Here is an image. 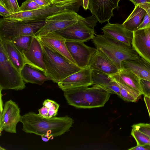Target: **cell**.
Masks as SVG:
<instances>
[{
    "instance_id": "836d02e7",
    "label": "cell",
    "mask_w": 150,
    "mask_h": 150,
    "mask_svg": "<svg viewBox=\"0 0 150 150\" xmlns=\"http://www.w3.org/2000/svg\"><path fill=\"white\" fill-rule=\"evenodd\" d=\"M149 27H150V8L145 14L142 22L136 30Z\"/></svg>"
},
{
    "instance_id": "d4e9b609",
    "label": "cell",
    "mask_w": 150,
    "mask_h": 150,
    "mask_svg": "<svg viewBox=\"0 0 150 150\" xmlns=\"http://www.w3.org/2000/svg\"><path fill=\"white\" fill-rule=\"evenodd\" d=\"M117 83L120 89L119 97L122 99L128 102H136L140 98L141 95L132 89Z\"/></svg>"
},
{
    "instance_id": "1f68e13d",
    "label": "cell",
    "mask_w": 150,
    "mask_h": 150,
    "mask_svg": "<svg viewBox=\"0 0 150 150\" xmlns=\"http://www.w3.org/2000/svg\"><path fill=\"white\" fill-rule=\"evenodd\" d=\"M132 127L150 137V124L139 123L133 125Z\"/></svg>"
},
{
    "instance_id": "ac0fdd59",
    "label": "cell",
    "mask_w": 150,
    "mask_h": 150,
    "mask_svg": "<svg viewBox=\"0 0 150 150\" xmlns=\"http://www.w3.org/2000/svg\"><path fill=\"white\" fill-rule=\"evenodd\" d=\"M121 68L133 72L140 79L150 81V63L140 57L136 60L122 61Z\"/></svg>"
},
{
    "instance_id": "603a6c76",
    "label": "cell",
    "mask_w": 150,
    "mask_h": 150,
    "mask_svg": "<svg viewBox=\"0 0 150 150\" xmlns=\"http://www.w3.org/2000/svg\"><path fill=\"white\" fill-rule=\"evenodd\" d=\"M40 71L27 64H25L21 70L22 77L25 83L39 85L42 84L45 81L51 80L43 72Z\"/></svg>"
},
{
    "instance_id": "4316f807",
    "label": "cell",
    "mask_w": 150,
    "mask_h": 150,
    "mask_svg": "<svg viewBox=\"0 0 150 150\" xmlns=\"http://www.w3.org/2000/svg\"><path fill=\"white\" fill-rule=\"evenodd\" d=\"M131 134L135 139L137 145L150 144V137L142 132L132 128Z\"/></svg>"
},
{
    "instance_id": "6da1fadb",
    "label": "cell",
    "mask_w": 150,
    "mask_h": 150,
    "mask_svg": "<svg viewBox=\"0 0 150 150\" xmlns=\"http://www.w3.org/2000/svg\"><path fill=\"white\" fill-rule=\"evenodd\" d=\"M20 122L22 124L23 131L40 136L45 142L64 134L74 122V120L67 115L45 118L33 112L22 116Z\"/></svg>"
},
{
    "instance_id": "52a82bcc",
    "label": "cell",
    "mask_w": 150,
    "mask_h": 150,
    "mask_svg": "<svg viewBox=\"0 0 150 150\" xmlns=\"http://www.w3.org/2000/svg\"><path fill=\"white\" fill-rule=\"evenodd\" d=\"M45 21L25 22L0 20V40L12 41L19 37H35V33L45 24Z\"/></svg>"
},
{
    "instance_id": "44dd1931",
    "label": "cell",
    "mask_w": 150,
    "mask_h": 150,
    "mask_svg": "<svg viewBox=\"0 0 150 150\" xmlns=\"http://www.w3.org/2000/svg\"><path fill=\"white\" fill-rule=\"evenodd\" d=\"M150 5L135 6V8L122 24L128 30L133 32L141 23Z\"/></svg>"
},
{
    "instance_id": "8d00e7d4",
    "label": "cell",
    "mask_w": 150,
    "mask_h": 150,
    "mask_svg": "<svg viewBox=\"0 0 150 150\" xmlns=\"http://www.w3.org/2000/svg\"><path fill=\"white\" fill-rule=\"evenodd\" d=\"M13 14L5 7L0 4V15L3 17L6 16Z\"/></svg>"
},
{
    "instance_id": "8fae6325",
    "label": "cell",
    "mask_w": 150,
    "mask_h": 150,
    "mask_svg": "<svg viewBox=\"0 0 150 150\" xmlns=\"http://www.w3.org/2000/svg\"><path fill=\"white\" fill-rule=\"evenodd\" d=\"M120 0H90L89 9L101 24L108 22Z\"/></svg>"
},
{
    "instance_id": "60d3db41",
    "label": "cell",
    "mask_w": 150,
    "mask_h": 150,
    "mask_svg": "<svg viewBox=\"0 0 150 150\" xmlns=\"http://www.w3.org/2000/svg\"><path fill=\"white\" fill-rule=\"evenodd\" d=\"M144 100L147 107L150 118V96L148 95L144 96Z\"/></svg>"
},
{
    "instance_id": "8992f818",
    "label": "cell",
    "mask_w": 150,
    "mask_h": 150,
    "mask_svg": "<svg viewBox=\"0 0 150 150\" xmlns=\"http://www.w3.org/2000/svg\"><path fill=\"white\" fill-rule=\"evenodd\" d=\"M25 87L21 71L11 61L0 41V90L13 89L18 91L24 89Z\"/></svg>"
},
{
    "instance_id": "f546056e",
    "label": "cell",
    "mask_w": 150,
    "mask_h": 150,
    "mask_svg": "<svg viewBox=\"0 0 150 150\" xmlns=\"http://www.w3.org/2000/svg\"><path fill=\"white\" fill-rule=\"evenodd\" d=\"M42 7L38 4L33 0H26L22 3L20 7L21 11H32Z\"/></svg>"
},
{
    "instance_id": "e575fe53",
    "label": "cell",
    "mask_w": 150,
    "mask_h": 150,
    "mask_svg": "<svg viewBox=\"0 0 150 150\" xmlns=\"http://www.w3.org/2000/svg\"><path fill=\"white\" fill-rule=\"evenodd\" d=\"M48 108L45 105H43L38 110L39 114L41 116L45 118H48Z\"/></svg>"
},
{
    "instance_id": "f35d334b",
    "label": "cell",
    "mask_w": 150,
    "mask_h": 150,
    "mask_svg": "<svg viewBox=\"0 0 150 150\" xmlns=\"http://www.w3.org/2000/svg\"><path fill=\"white\" fill-rule=\"evenodd\" d=\"M38 4L42 7L49 6L51 4V0H33Z\"/></svg>"
},
{
    "instance_id": "b9f144b4",
    "label": "cell",
    "mask_w": 150,
    "mask_h": 150,
    "mask_svg": "<svg viewBox=\"0 0 150 150\" xmlns=\"http://www.w3.org/2000/svg\"><path fill=\"white\" fill-rule=\"evenodd\" d=\"M82 6L85 10L89 8L90 0H81Z\"/></svg>"
},
{
    "instance_id": "e0dca14e",
    "label": "cell",
    "mask_w": 150,
    "mask_h": 150,
    "mask_svg": "<svg viewBox=\"0 0 150 150\" xmlns=\"http://www.w3.org/2000/svg\"><path fill=\"white\" fill-rule=\"evenodd\" d=\"M101 29L106 36L132 46L133 32L127 29L122 24L111 23L108 21Z\"/></svg>"
},
{
    "instance_id": "5b68a950",
    "label": "cell",
    "mask_w": 150,
    "mask_h": 150,
    "mask_svg": "<svg viewBox=\"0 0 150 150\" xmlns=\"http://www.w3.org/2000/svg\"><path fill=\"white\" fill-rule=\"evenodd\" d=\"M82 5L81 0H78L63 5H50L34 10L21 11L3 17L9 21H20L25 22L45 21L48 17L65 9L78 12Z\"/></svg>"
},
{
    "instance_id": "9a60e30c",
    "label": "cell",
    "mask_w": 150,
    "mask_h": 150,
    "mask_svg": "<svg viewBox=\"0 0 150 150\" xmlns=\"http://www.w3.org/2000/svg\"><path fill=\"white\" fill-rule=\"evenodd\" d=\"M22 52L26 64L43 72L46 71L43 51L37 38L32 37L29 49Z\"/></svg>"
},
{
    "instance_id": "484cf974",
    "label": "cell",
    "mask_w": 150,
    "mask_h": 150,
    "mask_svg": "<svg viewBox=\"0 0 150 150\" xmlns=\"http://www.w3.org/2000/svg\"><path fill=\"white\" fill-rule=\"evenodd\" d=\"M32 37L28 35L23 36L16 38L12 42L22 52L27 51L29 48Z\"/></svg>"
},
{
    "instance_id": "ffe728a7",
    "label": "cell",
    "mask_w": 150,
    "mask_h": 150,
    "mask_svg": "<svg viewBox=\"0 0 150 150\" xmlns=\"http://www.w3.org/2000/svg\"><path fill=\"white\" fill-rule=\"evenodd\" d=\"M110 76L117 83L142 95L140 79L133 72L121 69L117 73Z\"/></svg>"
},
{
    "instance_id": "ab89813d",
    "label": "cell",
    "mask_w": 150,
    "mask_h": 150,
    "mask_svg": "<svg viewBox=\"0 0 150 150\" xmlns=\"http://www.w3.org/2000/svg\"><path fill=\"white\" fill-rule=\"evenodd\" d=\"M129 150H150V144L143 145H137L131 148Z\"/></svg>"
},
{
    "instance_id": "f1b7e54d",
    "label": "cell",
    "mask_w": 150,
    "mask_h": 150,
    "mask_svg": "<svg viewBox=\"0 0 150 150\" xmlns=\"http://www.w3.org/2000/svg\"><path fill=\"white\" fill-rule=\"evenodd\" d=\"M0 4L13 13L21 11L17 0H3Z\"/></svg>"
},
{
    "instance_id": "5bb4252c",
    "label": "cell",
    "mask_w": 150,
    "mask_h": 150,
    "mask_svg": "<svg viewBox=\"0 0 150 150\" xmlns=\"http://www.w3.org/2000/svg\"><path fill=\"white\" fill-rule=\"evenodd\" d=\"M37 38L42 44L76 64L66 46V39L61 35L55 32Z\"/></svg>"
},
{
    "instance_id": "d590c367",
    "label": "cell",
    "mask_w": 150,
    "mask_h": 150,
    "mask_svg": "<svg viewBox=\"0 0 150 150\" xmlns=\"http://www.w3.org/2000/svg\"><path fill=\"white\" fill-rule=\"evenodd\" d=\"M78 0H51V4L55 5H63Z\"/></svg>"
},
{
    "instance_id": "277c9868",
    "label": "cell",
    "mask_w": 150,
    "mask_h": 150,
    "mask_svg": "<svg viewBox=\"0 0 150 150\" xmlns=\"http://www.w3.org/2000/svg\"><path fill=\"white\" fill-rule=\"evenodd\" d=\"M40 43L43 51L46 68V71L43 73L53 82L58 83L82 69Z\"/></svg>"
},
{
    "instance_id": "7402d4cb",
    "label": "cell",
    "mask_w": 150,
    "mask_h": 150,
    "mask_svg": "<svg viewBox=\"0 0 150 150\" xmlns=\"http://www.w3.org/2000/svg\"><path fill=\"white\" fill-rule=\"evenodd\" d=\"M4 50L11 61L15 66L21 71L26 64L22 52L12 42L2 41Z\"/></svg>"
},
{
    "instance_id": "83f0119b",
    "label": "cell",
    "mask_w": 150,
    "mask_h": 150,
    "mask_svg": "<svg viewBox=\"0 0 150 150\" xmlns=\"http://www.w3.org/2000/svg\"><path fill=\"white\" fill-rule=\"evenodd\" d=\"M43 105L46 106L48 108V118L55 116L57 115L59 105L56 102L47 99L44 101Z\"/></svg>"
},
{
    "instance_id": "30bf717a",
    "label": "cell",
    "mask_w": 150,
    "mask_h": 150,
    "mask_svg": "<svg viewBox=\"0 0 150 150\" xmlns=\"http://www.w3.org/2000/svg\"><path fill=\"white\" fill-rule=\"evenodd\" d=\"M21 117L20 109L15 102L11 100L6 101L3 110L1 112V134L4 130L11 133H16V126L20 122Z\"/></svg>"
},
{
    "instance_id": "3957f363",
    "label": "cell",
    "mask_w": 150,
    "mask_h": 150,
    "mask_svg": "<svg viewBox=\"0 0 150 150\" xmlns=\"http://www.w3.org/2000/svg\"><path fill=\"white\" fill-rule=\"evenodd\" d=\"M96 48L103 52L119 70L124 60H133L140 57L132 46L103 35H96L92 39Z\"/></svg>"
},
{
    "instance_id": "74e56055",
    "label": "cell",
    "mask_w": 150,
    "mask_h": 150,
    "mask_svg": "<svg viewBox=\"0 0 150 150\" xmlns=\"http://www.w3.org/2000/svg\"><path fill=\"white\" fill-rule=\"evenodd\" d=\"M132 2L135 6L150 5V0H129Z\"/></svg>"
},
{
    "instance_id": "9c48e42d",
    "label": "cell",
    "mask_w": 150,
    "mask_h": 150,
    "mask_svg": "<svg viewBox=\"0 0 150 150\" xmlns=\"http://www.w3.org/2000/svg\"><path fill=\"white\" fill-rule=\"evenodd\" d=\"M84 42L66 40L65 43L76 64L81 69L88 66L97 49L87 46Z\"/></svg>"
},
{
    "instance_id": "4fadbf2b",
    "label": "cell",
    "mask_w": 150,
    "mask_h": 150,
    "mask_svg": "<svg viewBox=\"0 0 150 150\" xmlns=\"http://www.w3.org/2000/svg\"><path fill=\"white\" fill-rule=\"evenodd\" d=\"M89 66L66 78L57 83L59 88L63 91L83 86H88L94 84Z\"/></svg>"
},
{
    "instance_id": "7c38bea8",
    "label": "cell",
    "mask_w": 150,
    "mask_h": 150,
    "mask_svg": "<svg viewBox=\"0 0 150 150\" xmlns=\"http://www.w3.org/2000/svg\"><path fill=\"white\" fill-rule=\"evenodd\" d=\"M82 21H79L63 30L56 32L62 36L66 40L87 42L92 39L96 34L94 29L88 27Z\"/></svg>"
},
{
    "instance_id": "d6986e66",
    "label": "cell",
    "mask_w": 150,
    "mask_h": 150,
    "mask_svg": "<svg viewBox=\"0 0 150 150\" xmlns=\"http://www.w3.org/2000/svg\"><path fill=\"white\" fill-rule=\"evenodd\" d=\"M89 66L92 70H97L110 75L117 72L119 70L103 52L97 49L92 57Z\"/></svg>"
},
{
    "instance_id": "d6a6232c",
    "label": "cell",
    "mask_w": 150,
    "mask_h": 150,
    "mask_svg": "<svg viewBox=\"0 0 150 150\" xmlns=\"http://www.w3.org/2000/svg\"><path fill=\"white\" fill-rule=\"evenodd\" d=\"M140 83L142 95L150 96V81L140 79Z\"/></svg>"
},
{
    "instance_id": "4dcf8cb0",
    "label": "cell",
    "mask_w": 150,
    "mask_h": 150,
    "mask_svg": "<svg viewBox=\"0 0 150 150\" xmlns=\"http://www.w3.org/2000/svg\"><path fill=\"white\" fill-rule=\"evenodd\" d=\"M110 93L115 94L120 96V89L118 83L114 80L103 87Z\"/></svg>"
},
{
    "instance_id": "cb8c5ba5",
    "label": "cell",
    "mask_w": 150,
    "mask_h": 150,
    "mask_svg": "<svg viewBox=\"0 0 150 150\" xmlns=\"http://www.w3.org/2000/svg\"><path fill=\"white\" fill-rule=\"evenodd\" d=\"M91 76L94 84L103 87L113 81L110 75L95 70H92Z\"/></svg>"
},
{
    "instance_id": "2e32d148",
    "label": "cell",
    "mask_w": 150,
    "mask_h": 150,
    "mask_svg": "<svg viewBox=\"0 0 150 150\" xmlns=\"http://www.w3.org/2000/svg\"><path fill=\"white\" fill-rule=\"evenodd\" d=\"M132 46L141 57L150 63V27L133 32Z\"/></svg>"
},
{
    "instance_id": "ba28073f",
    "label": "cell",
    "mask_w": 150,
    "mask_h": 150,
    "mask_svg": "<svg viewBox=\"0 0 150 150\" xmlns=\"http://www.w3.org/2000/svg\"><path fill=\"white\" fill-rule=\"evenodd\" d=\"M84 19L75 11L65 9L47 18L44 25L35 33V36L40 37L63 30Z\"/></svg>"
},
{
    "instance_id": "7a4b0ae2",
    "label": "cell",
    "mask_w": 150,
    "mask_h": 150,
    "mask_svg": "<svg viewBox=\"0 0 150 150\" xmlns=\"http://www.w3.org/2000/svg\"><path fill=\"white\" fill-rule=\"evenodd\" d=\"M64 95L68 103L78 108H91L103 106L110 94L101 86H83L65 90Z\"/></svg>"
}]
</instances>
